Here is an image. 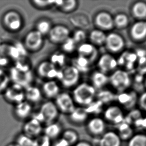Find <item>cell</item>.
I'll return each instance as SVG.
<instances>
[{"label": "cell", "instance_id": "cell-1", "mask_svg": "<svg viewBox=\"0 0 146 146\" xmlns=\"http://www.w3.org/2000/svg\"><path fill=\"white\" fill-rule=\"evenodd\" d=\"M96 95V89L92 85L82 83L74 90L73 98L75 102L86 107L94 101Z\"/></svg>", "mask_w": 146, "mask_h": 146}, {"label": "cell", "instance_id": "cell-2", "mask_svg": "<svg viewBox=\"0 0 146 146\" xmlns=\"http://www.w3.org/2000/svg\"><path fill=\"white\" fill-rule=\"evenodd\" d=\"M80 72L73 65L64 66L58 71L57 78L66 88L76 85L80 79Z\"/></svg>", "mask_w": 146, "mask_h": 146}, {"label": "cell", "instance_id": "cell-3", "mask_svg": "<svg viewBox=\"0 0 146 146\" xmlns=\"http://www.w3.org/2000/svg\"><path fill=\"white\" fill-rule=\"evenodd\" d=\"M109 82L117 91L123 92L130 86L131 79L127 71L122 69H117L109 77Z\"/></svg>", "mask_w": 146, "mask_h": 146}, {"label": "cell", "instance_id": "cell-4", "mask_svg": "<svg viewBox=\"0 0 146 146\" xmlns=\"http://www.w3.org/2000/svg\"><path fill=\"white\" fill-rule=\"evenodd\" d=\"M10 78L14 84L20 85L24 89L30 86L33 79L31 70L23 71L14 67L10 70Z\"/></svg>", "mask_w": 146, "mask_h": 146}, {"label": "cell", "instance_id": "cell-5", "mask_svg": "<svg viewBox=\"0 0 146 146\" xmlns=\"http://www.w3.org/2000/svg\"><path fill=\"white\" fill-rule=\"evenodd\" d=\"M55 98L56 105L62 112L69 115L76 108L73 97L68 93H60Z\"/></svg>", "mask_w": 146, "mask_h": 146}, {"label": "cell", "instance_id": "cell-6", "mask_svg": "<svg viewBox=\"0 0 146 146\" xmlns=\"http://www.w3.org/2000/svg\"><path fill=\"white\" fill-rule=\"evenodd\" d=\"M104 117L105 121L117 125L123 122L125 118L122 109L116 105H112L106 109L104 112Z\"/></svg>", "mask_w": 146, "mask_h": 146}, {"label": "cell", "instance_id": "cell-7", "mask_svg": "<svg viewBox=\"0 0 146 146\" xmlns=\"http://www.w3.org/2000/svg\"><path fill=\"white\" fill-rule=\"evenodd\" d=\"M4 26L13 32L19 31L22 27L23 20L21 15L15 11H10L4 15L3 19Z\"/></svg>", "mask_w": 146, "mask_h": 146}, {"label": "cell", "instance_id": "cell-8", "mask_svg": "<svg viewBox=\"0 0 146 146\" xmlns=\"http://www.w3.org/2000/svg\"><path fill=\"white\" fill-rule=\"evenodd\" d=\"M43 36L36 30L29 32L24 39V45L27 50L36 51L43 44Z\"/></svg>", "mask_w": 146, "mask_h": 146}, {"label": "cell", "instance_id": "cell-9", "mask_svg": "<svg viewBox=\"0 0 146 146\" xmlns=\"http://www.w3.org/2000/svg\"><path fill=\"white\" fill-rule=\"evenodd\" d=\"M41 114L44 120V123L47 124L55 122L57 118L59 111L55 103L51 101H48L42 105L39 111Z\"/></svg>", "mask_w": 146, "mask_h": 146}, {"label": "cell", "instance_id": "cell-10", "mask_svg": "<svg viewBox=\"0 0 146 146\" xmlns=\"http://www.w3.org/2000/svg\"><path fill=\"white\" fill-rule=\"evenodd\" d=\"M4 95L9 102L17 104L24 101L25 99V89L20 85L13 84L7 87Z\"/></svg>", "mask_w": 146, "mask_h": 146}, {"label": "cell", "instance_id": "cell-11", "mask_svg": "<svg viewBox=\"0 0 146 146\" xmlns=\"http://www.w3.org/2000/svg\"><path fill=\"white\" fill-rule=\"evenodd\" d=\"M50 40L54 44H62L70 37L69 29L63 25H56L52 27L48 34Z\"/></svg>", "mask_w": 146, "mask_h": 146}, {"label": "cell", "instance_id": "cell-12", "mask_svg": "<svg viewBox=\"0 0 146 146\" xmlns=\"http://www.w3.org/2000/svg\"><path fill=\"white\" fill-rule=\"evenodd\" d=\"M125 44L124 40L120 35L111 33L107 35L105 45L111 52L117 53L122 50Z\"/></svg>", "mask_w": 146, "mask_h": 146}, {"label": "cell", "instance_id": "cell-13", "mask_svg": "<svg viewBox=\"0 0 146 146\" xmlns=\"http://www.w3.org/2000/svg\"><path fill=\"white\" fill-rule=\"evenodd\" d=\"M87 130L94 136H100L106 132V123L99 117H93L87 121Z\"/></svg>", "mask_w": 146, "mask_h": 146}, {"label": "cell", "instance_id": "cell-14", "mask_svg": "<svg viewBox=\"0 0 146 146\" xmlns=\"http://www.w3.org/2000/svg\"><path fill=\"white\" fill-rule=\"evenodd\" d=\"M59 70L50 61H44L40 63L37 68L40 76L48 79L57 78Z\"/></svg>", "mask_w": 146, "mask_h": 146}, {"label": "cell", "instance_id": "cell-15", "mask_svg": "<svg viewBox=\"0 0 146 146\" xmlns=\"http://www.w3.org/2000/svg\"><path fill=\"white\" fill-rule=\"evenodd\" d=\"M95 23L98 29L102 31H110L114 27V18L106 12H101L97 14Z\"/></svg>", "mask_w": 146, "mask_h": 146}, {"label": "cell", "instance_id": "cell-16", "mask_svg": "<svg viewBox=\"0 0 146 146\" xmlns=\"http://www.w3.org/2000/svg\"><path fill=\"white\" fill-rule=\"evenodd\" d=\"M118 64V61L114 56L108 53H105L100 58L98 65L100 71L106 74L115 70Z\"/></svg>", "mask_w": 146, "mask_h": 146}, {"label": "cell", "instance_id": "cell-17", "mask_svg": "<svg viewBox=\"0 0 146 146\" xmlns=\"http://www.w3.org/2000/svg\"><path fill=\"white\" fill-rule=\"evenodd\" d=\"M43 130L42 124L33 118L28 120L23 127L24 134L33 139L41 135Z\"/></svg>", "mask_w": 146, "mask_h": 146}, {"label": "cell", "instance_id": "cell-18", "mask_svg": "<svg viewBox=\"0 0 146 146\" xmlns=\"http://www.w3.org/2000/svg\"><path fill=\"white\" fill-rule=\"evenodd\" d=\"M122 141L117 133L109 131H106L99 140L98 146H122Z\"/></svg>", "mask_w": 146, "mask_h": 146}, {"label": "cell", "instance_id": "cell-19", "mask_svg": "<svg viewBox=\"0 0 146 146\" xmlns=\"http://www.w3.org/2000/svg\"><path fill=\"white\" fill-rule=\"evenodd\" d=\"M77 50L79 56L87 59L90 64L95 61L98 56L97 48L92 44L88 43L81 44L78 48Z\"/></svg>", "mask_w": 146, "mask_h": 146}, {"label": "cell", "instance_id": "cell-20", "mask_svg": "<svg viewBox=\"0 0 146 146\" xmlns=\"http://www.w3.org/2000/svg\"><path fill=\"white\" fill-rule=\"evenodd\" d=\"M131 37L136 41H141L146 38V22L139 21L133 24L130 30Z\"/></svg>", "mask_w": 146, "mask_h": 146}, {"label": "cell", "instance_id": "cell-21", "mask_svg": "<svg viewBox=\"0 0 146 146\" xmlns=\"http://www.w3.org/2000/svg\"><path fill=\"white\" fill-rule=\"evenodd\" d=\"M32 108L31 105L27 101L16 105L14 109V112L16 117L21 120H24L28 118L32 113Z\"/></svg>", "mask_w": 146, "mask_h": 146}, {"label": "cell", "instance_id": "cell-22", "mask_svg": "<svg viewBox=\"0 0 146 146\" xmlns=\"http://www.w3.org/2000/svg\"><path fill=\"white\" fill-rule=\"evenodd\" d=\"M117 99L121 104L126 109L132 108L136 103V95L133 92H121Z\"/></svg>", "mask_w": 146, "mask_h": 146}, {"label": "cell", "instance_id": "cell-23", "mask_svg": "<svg viewBox=\"0 0 146 146\" xmlns=\"http://www.w3.org/2000/svg\"><path fill=\"white\" fill-rule=\"evenodd\" d=\"M69 116L72 122L76 124H82L88 120L89 114L84 107H76Z\"/></svg>", "mask_w": 146, "mask_h": 146}, {"label": "cell", "instance_id": "cell-24", "mask_svg": "<svg viewBox=\"0 0 146 146\" xmlns=\"http://www.w3.org/2000/svg\"><path fill=\"white\" fill-rule=\"evenodd\" d=\"M91 81L95 89H101L109 82V77L101 71H95L92 75Z\"/></svg>", "mask_w": 146, "mask_h": 146}, {"label": "cell", "instance_id": "cell-25", "mask_svg": "<svg viewBox=\"0 0 146 146\" xmlns=\"http://www.w3.org/2000/svg\"><path fill=\"white\" fill-rule=\"evenodd\" d=\"M44 94L49 98H56L60 93V88L57 83L54 80H49L43 85Z\"/></svg>", "mask_w": 146, "mask_h": 146}, {"label": "cell", "instance_id": "cell-26", "mask_svg": "<svg viewBox=\"0 0 146 146\" xmlns=\"http://www.w3.org/2000/svg\"><path fill=\"white\" fill-rule=\"evenodd\" d=\"M107 35L100 29L94 30L89 35V39L94 46H101L105 44Z\"/></svg>", "mask_w": 146, "mask_h": 146}, {"label": "cell", "instance_id": "cell-27", "mask_svg": "<svg viewBox=\"0 0 146 146\" xmlns=\"http://www.w3.org/2000/svg\"><path fill=\"white\" fill-rule=\"evenodd\" d=\"M25 97L29 102H38L41 100V91L37 87L30 85L25 89Z\"/></svg>", "mask_w": 146, "mask_h": 146}, {"label": "cell", "instance_id": "cell-28", "mask_svg": "<svg viewBox=\"0 0 146 146\" xmlns=\"http://www.w3.org/2000/svg\"><path fill=\"white\" fill-rule=\"evenodd\" d=\"M118 126V132L117 133L121 140L128 141L134 135L133 128L125 121Z\"/></svg>", "mask_w": 146, "mask_h": 146}, {"label": "cell", "instance_id": "cell-29", "mask_svg": "<svg viewBox=\"0 0 146 146\" xmlns=\"http://www.w3.org/2000/svg\"><path fill=\"white\" fill-rule=\"evenodd\" d=\"M44 135L51 139H55L59 137L62 132L60 125L57 123L53 122L48 124L44 129Z\"/></svg>", "mask_w": 146, "mask_h": 146}, {"label": "cell", "instance_id": "cell-30", "mask_svg": "<svg viewBox=\"0 0 146 146\" xmlns=\"http://www.w3.org/2000/svg\"><path fill=\"white\" fill-rule=\"evenodd\" d=\"M132 13L135 18L140 21L146 18V3L144 2H138L133 5Z\"/></svg>", "mask_w": 146, "mask_h": 146}, {"label": "cell", "instance_id": "cell-31", "mask_svg": "<svg viewBox=\"0 0 146 146\" xmlns=\"http://www.w3.org/2000/svg\"><path fill=\"white\" fill-rule=\"evenodd\" d=\"M10 44H0V66H5L10 61Z\"/></svg>", "mask_w": 146, "mask_h": 146}, {"label": "cell", "instance_id": "cell-32", "mask_svg": "<svg viewBox=\"0 0 146 146\" xmlns=\"http://www.w3.org/2000/svg\"><path fill=\"white\" fill-rule=\"evenodd\" d=\"M90 63L84 57L78 55V57L73 59V66L80 72H84L89 69Z\"/></svg>", "mask_w": 146, "mask_h": 146}, {"label": "cell", "instance_id": "cell-33", "mask_svg": "<svg viewBox=\"0 0 146 146\" xmlns=\"http://www.w3.org/2000/svg\"><path fill=\"white\" fill-rule=\"evenodd\" d=\"M55 5L64 12H71L75 10L77 6V2L75 0L55 1Z\"/></svg>", "mask_w": 146, "mask_h": 146}, {"label": "cell", "instance_id": "cell-34", "mask_svg": "<svg viewBox=\"0 0 146 146\" xmlns=\"http://www.w3.org/2000/svg\"><path fill=\"white\" fill-rule=\"evenodd\" d=\"M127 146H146V134L141 133L133 135Z\"/></svg>", "mask_w": 146, "mask_h": 146}, {"label": "cell", "instance_id": "cell-35", "mask_svg": "<svg viewBox=\"0 0 146 146\" xmlns=\"http://www.w3.org/2000/svg\"><path fill=\"white\" fill-rule=\"evenodd\" d=\"M62 138L65 140L70 145L76 144L79 141V135L76 131L72 129L66 130L62 134Z\"/></svg>", "mask_w": 146, "mask_h": 146}, {"label": "cell", "instance_id": "cell-36", "mask_svg": "<svg viewBox=\"0 0 146 146\" xmlns=\"http://www.w3.org/2000/svg\"><path fill=\"white\" fill-rule=\"evenodd\" d=\"M129 23V19L126 15L123 13L119 14L114 18V27L119 29H124L127 27Z\"/></svg>", "mask_w": 146, "mask_h": 146}, {"label": "cell", "instance_id": "cell-37", "mask_svg": "<svg viewBox=\"0 0 146 146\" xmlns=\"http://www.w3.org/2000/svg\"><path fill=\"white\" fill-rule=\"evenodd\" d=\"M52 29L51 23L46 20H42L38 22L36 25V31L43 36L48 35Z\"/></svg>", "mask_w": 146, "mask_h": 146}, {"label": "cell", "instance_id": "cell-38", "mask_svg": "<svg viewBox=\"0 0 146 146\" xmlns=\"http://www.w3.org/2000/svg\"><path fill=\"white\" fill-rule=\"evenodd\" d=\"M15 61V65L14 67L18 70L23 71L31 70V63L27 56L21 57Z\"/></svg>", "mask_w": 146, "mask_h": 146}, {"label": "cell", "instance_id": "cell-39", "mask_svg": "<svg viewBox=\"0 0 146 146\" xmlns=\"http://www.w3.org/2000/svg\"><path fill=\"white\" fill-rule=\"evenodd\" d=\"M16 143L19 146H37L35 139L27 136L24 134L18 137Z\"/></svg>", "mask_w": 146, "mask_h": 146}, {"label": "cell", "instance_id": "cell-40", "mask_svg": "<svg viewBox=\"0 0 146 146\" xmlns=\"http://www.w3.org/2000/svg\"><path fill=\"white\" fill-rule=\"evenodd\" d=\"M76 44L73 38L69 37L62 44V48L65 52L72 53L76 49Z\"/></svg>", "mask_w": 146, "mask_h": 146}, {"label": "cell", "instance_id": "cell-41", "mask_svg": "<svg viewBox=\"0 0 146 146\" xmlns=\"http://www.w3.org/2000/svg\"><path fill=\"white\" fill-rule=\"evenodd\" d=\"M50 61L54 65L64 66L66 62V56L64 53L56 52L51 55Z\"/></svg>", "mask_w": 146, "mask_h": 146}, {"label": "cell", "instance_id": "cell-42", "mask_svg": "<svg viewBox=\"0 0 146 146\" xmlns=\"http://www.w3.org/2000/svg\"><path fill=\"white\" fill-rule=\"evenodd\" d=\"M10 81V78L2 69H0V93L5 91Z\"/></svg>", "mask_w": 146, "mask_h": 146}, {"label": "cell", "instance_id": "cell-43", "mask_svg": "<svg viewBox=\"0 0 146 146\" xmlns=\"http://www.w3.org/2000/svg\"><path fill=\"white\" fill-rule=\"evenodd\" d=\"M102 104L103 103L100 101L98 100L97 103L94 101L91 104L89 105V106L85 107V109L89 114L91 113L97 114L98 113L101 112L102 110Z\"/></svg>", "mask_w": 146, "mask_h": 146}, {"label": "cell", "instance_id": "cell-44", "mask_svg": "<svg viewBox=\"0 0 146 146\" xmlns=\"http://www.w3.org/2000/svg\"><path fill=\"white\" fill-rule=\"evenodd\" d=\"M72 38L75 40L76 44H82L85 42L87 38V35L83 30H78L74 32L73 37Z\"/></svg>", "mask_w": 146, "mask_h": 146}, {"label": "cell", "instance_id": "cell-45", "mask_svg": "<svg viewBox=\"0 0 146 146\" xmlns=\"http://www.w3.org/2000/svg\"><path fill=\"white\" fill-rule=\"evenodd\" d=\"M114 96L110 91H101V92L99 93V95H98L99 98L98 100L100 101L103 104L104 103L109 102L113 100V99H114Z\"/></svg>", "mask_w": 146, "mask_h": 146}, {"label": "cell", "instance_id": "cell-46", "mask_svg": "<svg viewBox=\"0 0 146 146\" xmlns=\"http://www.w3.org/2000/svg\"><path fill=\"white\" fill-rule=\"evenodd\" d=\"M35 139L37 146H51V139L45 135H41Z\"/></svg>", "mask_w": 146, "mask_h": 146}, {"label": "cell", "instance_id": "cell-47", "mask_svg": "<svg viewBox=\"0 0 146 146\" xmlns=\"http://www.w3.org/2000/svg\"><path fill=\"white\" fill-rule=\"evenodd\" d=\"M34 5L40 8H45L49 7L55 4V1H41L34 0L32 1Z\"/></svg>", "mask_w": 146, "mask_h": 146}, {"label": "cell", "instance_id": "cell-48", "mask_svg": "<svg viewBox=\"0 0 146 146\" xmlns=\"http://www.w3.org/2000/svg\"><path fill=\"white\" fill-rule=\"evenodd\" d=\"M137 69L141 74L146 73V56L140 57L137 64Z\"/></svg>", "mask_w": 146, "mask_h": 146}, {"label": "cell", "instance_id": "cell-49", "mask_svg": "<svg viewBox=\"0 0 146 146\" xmlns=\"http://www.w3.org/2000/svg\"><path fill=\"white\" fill-rule=\"evenodd\" d=\"M138 103L140 108L146 112V92L141 95Z\"/></svg>", "mask_w": 146, "mask_h": 146}, {"label": "cell", "instance_id": "cell-50", "mask_svg": "<svg viewBox=\"0 0 146 146\" xmlns=\"http://www.w3.org/2000/svg\"><path fill=\"white\" fill-rule=\"evenodd\" d=\"M54 146H71L64 139L62 138L58 140Z\"/></svg>", "mask_w": 146, "mask_h": 146}, {"label": "cell", "instance_id": "cell-51", "mask_svg": "<svg viewBox=\"0 0 146 146\" xmlns=\"http://www.w3.org/2000/svg\"><path fill=\"white\" fill-rule=\"evenodd\" d=\"M75 146H92V145L88 142L82 141L78 142L75 145Z\"/></svg>", "mask_w": 146, "mask_h": 146}, {"label": "cell", "instance_id": "cell-52", "mask_svg": "<svg viewBox=\"0 0 146 146\" xmlns=\"http://www.w3.org/2000/svg\"><path fill=\"white\" fill-rule=\"evenodd\" d=\"M141 129H144L146 130V117H144L143 119Z\"/></svg>", "mask_w": 146, "mask_h": 146}, {"label": "cell", "instance_id": "cell-53", "mask_svg": "<svg viewBox=\"0 0 146 146\" xmlns=\"http://www.w3.org/2000/svg\"><path fill=\"white\" fill-rule=\"evenodd\" d=\"M7 146H19L16 143H11L10 144L8 145Z\"/></svg>", "mask_w": 146, "mask_h": 146}, {"label": "cell", "instance_id": "cell-54", "mask_svg": "<svg viewBox=\"0 0 146 146\" xmlns=\"http://www.w3.org/2000/svg\"><path fill=\"white\" fill-rule=\"evenodd\" d=\"M145 85H146V80H145Z\"/></svg>", "mask_w": 146, "mask_h": 146}]
</instances>
